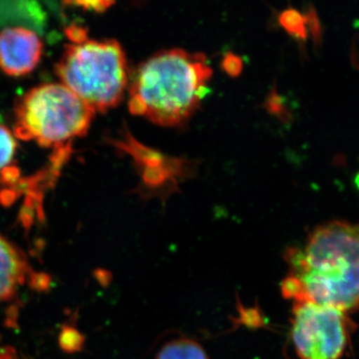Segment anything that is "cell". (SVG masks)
<instances>
[{"instance_id":"1","label":"cell","mask_w":359,"mask_h":359,"mask_svg":"<svg viewBox=\"0 0 359 359\" xmlns=\"http://www.w3.org/2000/svg\"><path fill=\"white\" fill-rule=\"evenodd\" d=\"M280 290L292 302L344 311L359 309V224L334 221L318 226L302 248L285 254Z\"/></svg>"},{"instance_id":"2","label":"cell","mask_w":359,"mask_h":359,"mask_svg":"<svg viewBox=\"0 0 359 359\" xmlns=\"http://www.w3.org/2000/svg\"><path fill=\"white\" fill-rule=\"evenodd\" d=\"M212 76L204 54L161 51L137 70L130 88V112L160 126L183 125L200 107Z\"/></svg>"},{"instance_id":"3","label":"cell","mask_w":359,"mask_h":359,"mask_svg":"<svg viewBox=\"0 0 359 359\" xmlns=\"http://www.w3.org/2000/svg\"><path fill=\"white\" fill-rule=\"evenodd\" d=\"M56 74L95 113L121 102L128 83L126 55L115 40L86 39L67 45Z\"/></svg>"},{"instance_id":"4","label":"cell","mask_w":359,"mask_h":359,"mask_svg":"<svg viewBox=\"0 0 359 359\" xmlns=\"http://www.w3.org/2000/svg\"><path fill=\"white\" fill-rule=\"evenodd\" d=\"M95 112L61 83L40 85L20 99L14 136L45 147L65 149L88 131Z\"/></svg>"},{"instance_id":"5","label":"cell","mask_w":359,"mask_h":359,"mask_svg":"<svg viewBox=\"0 0 359 359\" xmlns=\"http://www.w3.org/2000/svg\"><path fill=\"white\" fill-rule=\"evenodd\" d=\"M290 340L299 359H340L353 323L346 313L313 302H292Z\"/></svg>"},{"instance_id":"6","label":"cell","mask_w":359,"mask_h":359,"mask_svg":"<svg viewBox=\"0 0 359 359\" xmlns=\"http://www.w3.org/2000/svg\"><path fill=\"white\" fill-rule=\"evenodd\" d=\"M112 142L119 150L131 156L140 171L144 186L153 193L174 191L180 180L185 178L190 172V163L168 157L143 145L129 132L125 131L122 138Z\"/></svg>"},{"instance_id":"7","label":"cell","mask_w":359,"mask_h":359,"mask_svg":"<svg viewBox=\"0 0 359 359\" xmlns=\"http://www.w3.org/2000/svg\"><path fill=\"white\" fill-rule=\"evenodd\" d=\"M43 44L36 33L25 27L0 32V69L11 76L32 72L41 59Z\"/></svg>"},{"instance_id":"8","label":"cell","mask_w":359,"mask_h":359,"mask_svg":"<svg viewBox=\"0 0 359 359\" xmlns=\"http://www.w3.org/2000/svg\"><path fill=\"white\" fill-rule=\"evenodd\" d=\"M32 273L25 255L0 236V302L11 299Z\"/></svg>"},{"instance_id":"9","label":"cell","mask_w":359,"mask_h":359,"mask_svg":"<svg viewBox=\"0 0 359 359\" xmlns=\"http://www.w3.org/2000/svg\"><path fill=\"white\" fill-rule=\"evenodd\" d=\"M156 359H209L199 342L190 337H177L166 342Z\"/></svg>"},{"instance_id":"10","label":"cell","mask_w":359,"mask_h":359,"mask_svg":"<svg viewBox=\"0 0 359 359\" xmlns=\"http://www.w3.org/2000/svg\"><path fill=\"white\" fill-rule=\"evenodd\" d=\"M15 137L6 127L0 124V171L6 170L13 162L16 153Z\"/></svg>"},{"instance_id":"11","label":"cell","mask_w":359,"mask_h":359,"mask_svg":"<svg viewBox=\"0 0 359 359\" xmlns=\"http://www.w3.org/2000/svg\"><path fill=\"white\" fill-rule=\"evenodd\" d=\"M280 22L287 32L294 34L295 36L304 37V18L297 11L294 9L285 11L280 15Z\"/></svg>"},{"instance_id":"12","label":"cell","mask_w":359,"mask_h":359,"mask_svg":"<svg viewBox=\"0 0 359 359\" xmlns=\"http://www.w3.org/2000/svg\"><path fill=\"white\" fill-rule=\"evenodd\" d=\"M223 68L231 76H237L242 71V60L235 54H226L223 60Z\"/></svg>"},{"instance_id":"13","label":"cell","mask_w":359,"mask_h":359,"mask_svg":"<svg viewBox=\"0 0 359 359\" xmlns=\"http://www.w3.org/2000/svg\"><path fill=\"white\" fill-rule=\"evenodd\" d=\"M80 335L75 330H66L65 334H62V339L61 344L65 349H75L80 346Z\"/></svg>"},{"instance_id":"14","label":"cell","mask_w":359,"mask_h":359,"mask_svg":"<svg viewBox=\"0 0 359 359\" xmlns=\"http://www.w3.org/2000/svg\"><path fill=\"white\" fill-rule=\"evenodd\" d=\"M76 6H83V8L92 9L95 11H104L112 6L111 1H90V2H75Z\"/></svg>"},{"instance_id":"15","label":"cell","mask_w":359,"mask_h":359,"mask_svg":"<svg viewBox=\"0 0 359 359\" xmlns=\"http://www.w3.org/2000/svg\"><path fill=\"white\" fill-rule=\"evenodd\" d=\"M0 359H22L18 356L15 351L6 347V348L0 349Z\"/></svg>"}]
</instances>
